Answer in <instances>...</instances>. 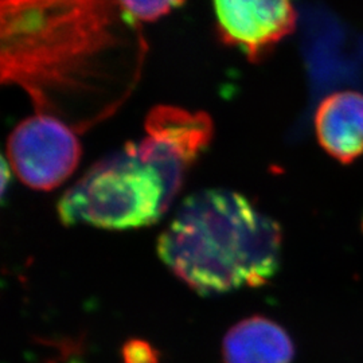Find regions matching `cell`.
Here are the masks:
<instances>
[{
    "instance_id": "obj_8",
    "label": "cell",
    "mask_w": 363,
    "mask_h": 363,
    "mask_svg": "<svg viewBox=\"0 0 363 363\" xmlns=\"http://www.w3.org/2000/svg\"><path fill=\"white\" fill-rule=\"evenodd\" d=\"M222 355L225 363H292L295 343L279 323L256 315L228 331Z\"/></svg>"
},
{
    "instance_id": "obj_1",
    "label": "cell",
    "mask_w": 363,
    "mask_h": 363,
    "mask_svg": "<svg viewBox=\"0 0 363 363\" xmlns=\"http://www.w3.org/2000/svg\"><path fill=\"white\" fill-rule=\"evenodd\" d=\"M148 46L117 0H1L0 78L82 133L130 100Z\"/></svg>"
},
{
    "instance_id": "obj_4",
    "label": "cell",
    "mask_w": 363,
    "mask_h": 363,
    "mask_svg": "<svg viewBox=\"0 0 363 363\" xmlns=\"http://www.w3.org/2000/svg\"><path fill=\"white\" fill-rule=\"evenodd\" d=\"M144 130L145 136L135 143L136 154L159 171L177 196L187 171L213 140V120L206 112L159 105L145 117Z\"/></svg>"
},
{
    "instance_id": "obj_5",
    "label": "cell",
    "mask_w": 363,
    "mask_h": 363,
    "mask_svg": "<svg viewBox=\"0 0 363 363\" xmlns=\"http://www.w3.org/2000/svg\"><path fill=\"white\" fill-rule=\"evenodd\" d=\"M81 155L77 132L43 115L19 123L7 142L10 167L26 186L40 191L57 189L70 178Z\"/></svg>"
},
{
    "instance_id": "obj_3",
    "label": "cell",
    "mask_w": 363,
    "mask_h": 363,
    "mask_svg": "<svg viewBox=\"0 0 363 363\" xmlns=\"http://www.w3.org/2000/svg\"><path fill=\"white\" fill-rule=\"evenodd\" d=\"M174 199L159 171L139 157L135 143H127L94 163L60 199L57 210L66 226L127 230L154 225Z\"/></svg>"
},
{
    "instance_id": "obj_11",
    "label": "cell",
    "mask_w": 363,
    "mask_h": 363,
    "mask_svg": "<svg viewBox=\"0 0 363 363\" xmlns=\"http://www.w3.org/2000/svg\"><path fill=\"white\" fill-rule=\"evenodd\" d=\"M70 363H81V362H78V361H72V362Z\"/></svg>"
},
{
    "instance_id": "obj_7",
    "label": "cell",
    "mask_w": 363,
    "mask_h": 363,
    "mask_svg": "<svg viewBox=\"0 0 363 363\" xmlns=\"http://www.w3.org/2000/svg\"><path fill=\"white\" fill-rule=\"evenodd\" d=\"M313 123L318 142L337 162L349 164L363 155V93H331L320 101Z\"/></svg>"
},
{
    "instance_id": "obj_9",
    "label": "cell",
    "mask_w": 363,
    "mask_h": 363,
    "mask_svg": "<svg viewBox=\"0 0 363 363\" xmlns=\"http://www.w3.org/2000/svg\"><path fill=\"white\" fill-rule=\"evenodd\" d=\"M121 9L138 22H155L181 7L184 0H117Z\"/></svg>"
},
{
    "instance_id": "obj_2",
    "label": "cell",
    "mask_w": 363,
    "mask_h": 363,
    "mask_svg": "<svg viewBox=\"0 0 363 363\" xmlns=\"http://www.w3.org/2000/svg\"><path fill=\"white\" fill-rule=\"evenodd\" d=\"M281 247L280 225L225 189L187 196L157 240L164 265L202 296L269 283L280 268Z\"/></svg>"
},
{
    "instance_id": "obj_10",
    "label": "cell",
    "mask_w": 363,
    "mask_h": 363,
    "mask_svg": "<svg viewBox=\"0 0 363 363\" xmlns=\"http://www.w3.org/2000/svg\"><path fill=\"white\" fill-rule=\"evenodd\" d=\"M125 363H156L155 351L143 340H130L124 347Z\"/></svg>"
},
{
    "instance_id": "obj_6",
    "label": "cell",
    "mask_w": 363,
    "mask_h": 363,
    "mask_svg": "<svg viewBox=\"0 0 363 363\" xmlns=\"http://www.w3.org/2000/svg\"><path fill=\"white\" fill-rule=\"evenodd\" d=\"M225 45L259 62L291 35L298 22L294 0H211Z\"/></svg>"
}]
</instances>
